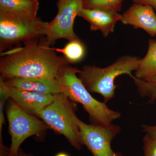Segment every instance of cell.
Returning <instances> with one entry per match:
<instances>
[{
    "label": "cell",
    "mask_w": 156,
    "mask_h": 156,
    "mask_svg": "<svg viewBox=\"0 0 156 156\" xmlns=\"http://www.w3.org/2000/svg\"><path fill=\"white\" fill-rule=\"evenodd\" d=\"M156 76V40H149L147 52L140 58L139 68L134 76L142 81H147Z\"/></svg>",
    "instance_id": "4fadbf2b"
},
{
    "label": "cell",
    "mask_w": 156,
    "mask_h": 156,
    "mask_svg": "<svg viewBox=\"0 0 156 156\" xmlns=\"http://www.w3.org/2000/svg\"><path fill=\"white\" fill-rule=\"evenodd\" d=\"M58 12L56 17L48 23L45 37L50 45L60 39L69 41L79 38L73 30L76 17L78 16L83 4L79 0H58Z\"/></svg>",
    "instance_id": "ba28073f"
},
{
    "label": "cell",
    "mask_w": 156,
    "mask_h": 156,
    "mask_svg": "<svg viewBox=\"0 0 156 156\" xmlns=\"http://www.w3.org/2000/svg\"><path fill=\"white\" fill-rule=\"evenodd\" d=\"M124 0H85L83 8L86 9H98L105 11L119 12L122 9Z\"/></svg>",
    "instance_id": "e0dca14e"
},
{
    "label": "cell",
    "mask_w": 156,
    "mask_h": 156,
    "mask_svg": "<svg viewBox=\"0 0 156 156\" xmlns=\"http://www.w3.org/2000/svg\"><path fill=\"white\" fill-rule=\"evenodd\" d=\"M79 1H80V2H81L82 3V4H83V2H84V1H85V0H79Z\"/></svg>",
    "instance_id": "603a6c76"
},
{
    "label": "cell",
    "mask_w": 156,
    "mask_h": 156,
    "mask_svg": "<svg viewBox=\"0 0 156 156\" xmlns=\"http://www.w3.org/2000/svg\"><path fill=\"white\" fill-rule=\"evenodd\" d=\"M64 93L54 95L52 102L35 113L49 128L62 134L73 147H83L80 128L77 122L75 105Z\"/></svg>",
    "instance_id": "277c9868"
},
{
    "label": "cell",
    "mask_w": 156,
    "mask_h": 156,
    "mask_svg": "<svg viewBox=\"0 0 156 156\" xmlns=\"http://www.w3.org/2000/svg\"><path fill=\"white\" fill-rule=\"evenodd\" d=\"M48 23L37 17L0 9V51L45 37Z\"/></svg>",
    "instance_id": "5b68a950"
},
{
    "label": "cell",
    "mask_w": 156,
    "mask_h": 156,
    "mask_svg": "<svg viewBox=\"0 0 156 156\" xmlns=\"http://www.w3.org/2000/svg\"><path fill=\"white\" fill-rule=\"evenodd\" d=\"M142 140L144 156H156V138L146 134Z\"/></svg>",
    "instance_id": "ac0fdd59"
},
{
    "label": "cell",
    "mask_w": 156,
    "mask_h": 156,
    "mask_svg": "<svg viewBox=\"0 0 156 156\" xmlns=\"http://www.w3.org/2000/svg\"><path fill=\"white\" fill-rule=\"evenodd\" d=\"M16 156H32L29 154H26L25 153L23 152L22 151L20 150L18 154H17V155Z\"/></svg>",
    "instance_id": "44dd1931"
},
{
    "label": "cell",
    "mask_w": 156,
    "mask_h": 156,
    "mask_svg": "<svg viewBox=\"0 0 156 156\" xmlns=\"http://www.w3.org/2000/svg\"><path fill=\"white\" fill-rule=\"evenodd\" d=\"M55 156H69L67 154L65 153L60 152L57 154Z\"/></svg>",
    "instance_id": "7402d4cb"
},
{
    "label": "cell",
    "mask_w": 156,
    "mask_h": 156,
    "mask_svg": "<svg viewBox=\"0 0 156 156\" xmlns=\"http://www.w3.org/2000/svg\"><path fill=\"white\" fill-rule=\"evenodd\" d=\"M131 78L140 96L148 98L149 104L154 103L156 101V76L146 81L139 80L133 75Z\"/></svg>",
    "instance_id": "2e32d148"
},
{
    "label": "cell",
    "mask_w": 156,
    "mask_h": 156,
    "mask_svg": "<svg viewBox=\"0 0 156 156\" xmlns=\"http://www.w3.org/2000/svg\"><path fill=\"white\" fill-rule=\"evenodd\" d=\"M77 122L82 144L93 156H122L111 147L112 141L121 131L120 126L112 124L107 126L87 124L78 118Z\"/></svg>",
    "instance_id": "52a82bcc"
},
{
    "label": "cell",
    "mask_w": 156,
    "mask_h": 156,
    "mask_svg": "<svg viewBox=\"0 0 156 156\" xmlns=\"http://www.w3.org/2000/svg\"><path fill=\"white\" fill-rule=\"evenodd\" d=\"M140 60L136 56L125 55L106 67L85 65L78 74V77L89 92L100 94L107 103L115 97L117 87L115 79L123 74L131 77L132 73L139 68Z\"/></svg>",
    "instance_id": "3957f363"
},
{
    "label": "cell",
    "mask_w": 156,
    "mask_h": 156,
    "mask_svg": "<svg viewBox=\"0 0 156 156\" xmlns=\"http://www.w3.org/2000/svg\"><path fill=\"white\" fill-rule=\"evenodd\" d=\"M134 3L151 6L156 11V0H133Z\"/></svg>",
    "instance_id": "ffe728a7"
},
{
    "label": "cell",
    "mask_w": 156,
    "mask_h": 156,
    "mask_svg": "<svg viewBox=\"0 0 156 156\" xmlns=\"http://www.w3.org/2000/svg\"><path fill=\"white\" fill-rule=\"evenodd\" d=\"M38 0H0V9L37 17Z\"/></svg>",
    "instance_id": "5bb4252c"
},
{
    "label": "cell",
    "mask_w": 156,
    "mask_h": 156,
    "mask_svg": "<svg viewBox=\"0 0 156 156\" xmlns=\"http://www.w3.org/2000/svg\"><path fill=\"white\" fill-rule=\"evenodd\" d=\"M80 69L69 65L62 69L57 79L62 93L73 102L83 105L89 116L92 124L107 126L121 116V113L109 108L106 103L95 99L79 78Z\"/></svg>",
    "instance_id": "7a4b0ae2"
},
{
    "label": "cell",
    "mask_w": 156,
    "mask_h": 156,
    "mask_svg": "<svg viewBox=\"0 0 156 156\" xmlns=\"http://www.w3.org/2000/svg\"><path fill=\"white\" fill-rule=\"evenodd\" d=\"M122 15L123 24L142 29L151 36H156V14L151 6L134 3Z\"/></svg>",
    "instance_id": "30bf717a"
},
{
    "label": "cell",
    "mask_w": 156,
    "mask_h": 156,
    "mask_svg": "<svg viewBox=\"0 0 156 156\" xmlns=\"http://www.w3.org/2000/svg\"><path fill=\"white\" fill-rule=\"evenodd\" d=\"M10 101L6 112L11 140L9 156H16L26 139L34 135L40 136L49 127L43 121L23 110L13 101Z\"/></svg>",
    "instance_id": "8992f818"
},
{
    "label": "cell",
    "mask_w": 156,
    "mask_h": 156,
    "mask_svg": "<svg viewBox=\"0 0 156 156\" xmlns=\"http://www.w3.org/2000/svg\"><path fill=\"white\" fill-rule=\"evenodd\" d=\"M78 16L89 23L91 30L100 31L104 37L113 32L116 23L122 18V15L117 12L83 8L80 10Z\"/></svg>",
    "instance_id": "8fae6325"
},
{
    "label": "cell",
    "mask_w": 156,
    "mask_h": 156,
    "mask_svg": "<svg viewBox=\"0 0 156 156\" xmlns=\"http://www.w3.org/2000/svg\"><path fill=\"white\" fill-rule=\"evenodd\" d=\"M143 131L152 137L156 138V126H147L146 125H141Z\"/></svg>",
    "instance_id": "d6986e66"
},
{
    "label": "cell",
    "mask_w": 156,
    "mask_h": 156,
    "mask_svg": "<svg viewBox=\"0 0 156 156\" xmlns=\"http://www.w3.org/2000/svg\"><path fill=\"white\" fill-rule=\"evenodd\" d=\"M22 48L11 50L0 59V74L4 80L14 78H56L69 65L58 56L45 37L24 43Z\"/></svg>",
    "instance_id": "6da1fadb"
},
{
    "label": "cell",
    "mask_w": 156,
    "mask_h": 156,
    "mask_svg": "<svg viewBox=\"0 0 156 156\" xmlns=\"http://www.w3.org/2000/svg\"><path fill=\"white\" fill-rule=\"evenodd\" d=\"M55 49L56 52L62 53L70 64L81 61L86 55V48L80 38L69 41L63 48Z\"/></svg>",
    "instance_id": "9a60e30c"
},
{
    "label": "cell",
    "mask_w": 156,
    "mask_h": 156,
    "mask_svg": "<svg viewBox=\"0 0 156 156\" xmlns=\"http://www.w3.org/2000/svg\"><path fill=\"white\" fill-rule=\"evenodd\" d=\"M2 81L9 98L13 101L23 110L34 115L39 110L44 108L52 102L54 95L30 92L10 87Z\"/></svg>",
    "instance_id": "9c48e42d"
},
{
    "label": "cell",
    "mask_w": 156,
    "mask_h": 156,
    "mask_svg": "<svg viewBox=\"0 0 156 156\" xmlns=\"http://www.w3.org/2000/svg\"><path fill=\"white\" fill-rule=\"evenodd\" d=\"M3 80L7 85L20 90L52 95L62 93L57 78H14Z\"/></svg>",
    "instance_id": "7c38bea8"
}]
</instances>
